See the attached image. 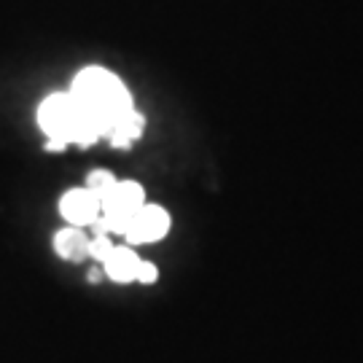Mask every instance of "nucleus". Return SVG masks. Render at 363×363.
Listing matches in <instances>:
<instances>
[{"instance_id":"nucleus-3","label":"nucleus","mask_w":363,"mask_h":363,"mask_svg":"<svg viewBox=\"0 0 363 363\" xmlns=\"http://www.w3.org/2000/svg\"><path fill=\"white\" fill-rule=\"evenodd\" d=\"M145 205L143 202V186L135 181H116L113 189L100 199V213L105 216L111 234H121L127 220L135 210Z\"/></svg>"},{"instance_id":"nucleus-2","label":"nucleus","mask_w":363,"mask_h":363,"mask_svg":"<svg viewBox=\"0 0 363 363\" xmlns=\"http://www.w3.org/2000/svg\"><path fill=\"white\" fill-rule=\"evenodd\" d=\"M38 124L49 138V151H62L65 145H91L100 140V132L86 113L78 108L70 91H54L38 108Z\"/></svg>"},{"instance_id":"nucleus-4","label":"nucleus","mask_w":363,"mask_h":363,"mask_svg":"<svg viewBox=\"0 0 363 363\" xmlns=\"http://www.w3.org/2000/svg\"><path fill=\"white\" fill-rule=\"evenodd\" d=\"M169 232V216L156 205H140L135 210L124 226V237L132 245H145V242H156Z\"/></svg>"},{"instance_id":"nucleus-10","label":"nucleus","mask_w":363,"mask_h":363,"mask_svg":"<svg viewBox=\"0 0 363 363\" xmlns=\"http://www.w3.org/2000/svg\"><path fill=\"white\" fill-rule=\"evenodd\" d=\"M156 277H159V269H156L154 264H148V261H140V267H138V274H135V280H140V283H154Z\"/></svg>"},{"instance_id":"nucleus-1","label":"nucleus","mask_w":363,"mask_h":363,"mask_svg":"<svg viewBox=\"0 0 363 363\" xmlns=\"http://www.w3.org/2000/svg\"><path fill=\"white\" fill-rule=\"evenodd\" d=\"M70 97L97 127L100 138H108L124 116L135 111L130 89L105 67H84L70 86Z\"/></svg>"},{"instance_id":"nucleus-6","label":"nucleus","mask_w":363,"mask_h":363,"mask_svg":"<svg viewBox=\"0 0 363 363\" xmlns=\"http://www.w3.org/2000/svg\"><path fill=\"white\" fill-rule=\"evenodd\" d=\"M103 264L111 280H116V283H132L135 274H138V267H140V259L135 256L132 247H113L111 256Z\"/></svg>"},{"instance_id":"nucleus-8","label":"nucleus","mask_w":363,"mask_h":363,"mask_svg":"<svg viewBox=\"0 0 363 363\" xmlns=\"http://www.w3.org/2000/svg\"><path fill=\"white\" fill-rule=\"evenodd\" d=\"M113 183H116V178L108 172V169H94V172H89L86 175V191H91V194L97 196V199H103L111 189H113Z\"/></svg>"},{"instance_id":"nucleus-9","label":"nucleus","mask_w":363,"mask_h":363,"mask_svg":"<svg viewBox=\"0 0 363 363\" xmlns=\"http://www.w3.org/2000/svg\"><path fill=\"white\" fill-rule=\"evenodd\" d=\"M113 250V242L108 234H94V240H89V256L97 261H105Z\"/></svg>"},{"instance_id":"nucleus-5","label":"nucleus","mask_w":363,"mask_h":363,"mask_svg":"<svg viewBox=\"0 0 363 363\" xmlns=\"http://www.w3.org/2000/svg\"><path fill=\"white\" fill-rule=\"evenodd\" d=\"M60 216L73 226H91L100 216V199L86 189H70L60 199Z\"/></svg>"},{"instance_id":"nucleus-7","label":"nucleus","mask_w":363,"mask_h":363,"mask_svg":"<svg viewBox=\"0 0 363 363\" xmlns=\"http://www.w3.org/2000/svg\"><path fill=\"white\" fill-rule=\"evenodd\" d=\"M54 247L57 253L67 261H81L89 256V237L81 232V226H70V229H62L54 237Z\"/></svg>"}]
</instances>
